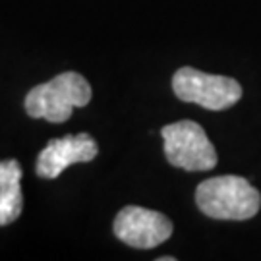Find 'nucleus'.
I'll return each mask as SVG.
<instances>
[{
	"instance_id": "1",
	"label": "nucleus",
	"mask_w": 261,
	"mask_h": 261,
	"mask_svg": "<svg viewBox=\"0 0 261 261\" xmlns=\"http://www.w3.org/2000/svg\"><path fill=\"white\" fill-rule=\"evenodd\" d=\"M199 211L217 221H246L257 215L259 192L242 176H217L203 180L196 190Z\"/></svg>"
},
{
	"instance_id": "2",
	"label": "nucleus",
	"mask_w": 261,
	"mask_h": 261,
	"mask_svg": "<svg viewBox=\"0 0 261 261\" xmlns=\"http://www.w3.org/2000/svg\"><path fill=\"white\" fill-rule=\"evenodd\" d=\"M91 85L77 72H64L47 84L33 87L25 97V112L31 118H45L60 124L72 116V111L91 101Z\"/></svg>"
},
{
	"instance_id": "3",
	"label": "nucleus",
	"mask_w": 261,
	"mask_h": 261,
	"mask_svg": "<svg viewBox=\"0 0 261 261\" xmlns=\"http://www.w3.org/2000/svg\"><path fill=\"white\" fill-rule=\"evenodd\" d=\"M172 89L180 101L196 103L207 111L230 109L242 97V87L236 80L226 75L205 74L190 66L180 68L174 74Z\"/></svg>"
},
{
	"instance_id": "4",
	"label": "nucleus",
	"mask_w": 261,
	"mask_h": 261,
	"mask_svg": "<svg viewBox=\"0 0 261 261\" xmlns=\"http://www.w3.org/2000/svg\"><path fill=\"white\" fill-rule=\"evenodd\" d=\"M165 140V157L172 167L190 172L211 170L217 165V151L205 130L192 120L168 124L161 130Z\"/></svg>"
},
{
	"instance_id": "5",
	"label": "nucleus",
	"mask_w": 261,
	"mask_h": 261,
	"mask_svg": "<svg viewBox=\"0 0 261 261\" xmlns=\"http://www.w3.org/2000/svg\"><path fill=\"white\" fill-rule=\"evenodd\" d=\"M112 230L118 240L132 248L151 250L172 236V221L159 211L128 205L118 211Z\"/></svg>"
},
{
	"instance_id": "6",
	"label": "nucleus",
	"mask_w": 261,
	"mask_h": 261,
	"mask_svg": "<svg viewBox=\"0 0 261 261\" xmlns=\"http://www.w3.org/2000/svg\"><path fill=\"white\" fill-rule=\"evenodd\" d=\"M97 153H99V145L89 134L56 138L48 141L45 149L39 153L35 172L41 178H56L70 165L91 163L97 157Z\"/></svg>"
},
{
	"instance_id": "7",
	"label": "nucleus",
	"mask_w": 261,
	"mask_h": 261,
	"mask_svg": "<svg viewBox=\"0 0 261 261\" xmlns=\"http://www.w3.org/2000/svg\"><path fill=\"white\" fill-rule=\"evenodd\" d=\"M23 170L16 159L0 161V226L18 221L23 211Z\"/></svg>"
}]
</instances>
